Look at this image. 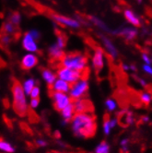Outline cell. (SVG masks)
<instances>
[{
	"label": "cell",
	"mask_w": 152,
	"mask_h": 153,
	"mask_svg": "<svg viewBox=\"0 0 152 153\" xmlns=\"http://www.w3.org/2000/svg\"><path fill=\"white\" fill-rule=\"evenodd\" d=\"M69 123L73 134L77 137H91L97 130L96 119L90 112L76 113Z\"/></svg>",
	"instance_id": "6da1fadb"
},
{
	"label": "cell",
	"mask_w": 152,
	"mask_h": 153,
	"mask_svg": "<svg viewBox=\"0 0 152 153\" xmlns=\"http://www.w3.org/2000/svg\"><path fill=\"white\" fill-rule=\"evenodd\" d=\"M12 106L14 111L19 116H24L28 114L29 103L27 95L22 90L21 84L15 80L12 85Z\"/></svg>",
	"instance_id": "7a4b0ae2"
},
{
	"label": "cell",
	"mask_w": 152,
	"mask_h": 153,
	"mask_svg": "<svg viewBox=\"0 0 152 153\" xmlns=\"http://www.w3.org/2000/svg\"><path fill=\"white\" fill-rule=\"evenodd\" d=\"M61 67L83 73L88 68V58L79 53L65 54L61 59Z\"/></svg>",
	"instance_id": "3957f363"
},
{
	"label": "cell",
	"mask_w": 152,
	"mask_h": 153,
	"mask_svg": "<svg viewBox=\"0 0 152 153\" xmlns=\"http://www.w3.org/2000/svg\"><path fill=\"white\" fill-rule=\"evenodd\" d=\"M90 84L87 78L82 76L78 81L70 85V90L68 91V95L73 101L83 99L89 91Z\"/></svg>",
	"instance_id": "277c9868"
},
{
	"label": "cell",
	"mask_w": 152,
	"mask_h": 153,
	"mask_svg": "<svg viewBox=\"0 0 152 153\" xmlns=\"http://www.w3.org/2000/svg\"><path fill=\"white\" fill-rule=\"evenodd\" d=\"M56 74L57 79L67 81L70 85L75 83L76 81H78L79 79H81L83 76V73L79 72V71H75V70L64 68V67H60L57 69Z\"/></svg>",
	"instance_id": "5b68a950"
},
{
	"label": "cell",
	"mask_w": 152,
	"mask_h": 153,
	"mask_svg": "<svg viewBox=\"0 0 152 153\" xmlns=\"http://www.w3.org/2000/svg\"><path fill=\"white\" fill-rule=\"evenodd\" d=\"M51 98L53 103V106L58 112L62 111L64 108H66L69 104L73 102V100L70 98L68 93H62L53 91L51 94Z\"/></svg>",
	"instance_id": "8992f818"
},
{
	"label": "cell",
	"mask_w": 152,
	"mask_h": 153,
	"mask_svg": "<svg viewBox=\"0 0 152 153\" xmlns=\"http://www.w3.org/2000/svg\"><path fill=\"white\" fill-rule=\"evenodd\" d=\"M91 64H92V68L97 72H100L101 70L103 69L105 60H104V52L102 49L101 48L95 49L91 59Z\"/></svg>",
	"instance_id": "52a82bcc"
},
{
	"label": "cell",
	"mask_w": 152,
	"mask_h": 153,
	"mask_svg": "<svg viewBox=\"0 0 152 153\" xmlns=\"http://www.w3.org/2000/svg\"><path fill=\"white\" fill-rule=\"evenodd\" d=\"M110 33L122 36V37L125 38L127 41H133L137 36L138 31H137L136 29H135L133 27H125V28H122V29L111 30Z\"/></svg>",
	"instance_id": "ba28073f"
},
{
	"label": "cell",
	"mask_w": 152,
	"mask_h": 153,
	"mask_svg": "<svg viewBox=\"0 0 152 153\" xmlns=\"http://www.w3.org/2000/svg\"><path fill=\"white\" fill-rule=\"evenodd\" d=\"M53 20L56 22L63 25V26H66V27H69L72 29H79L80 27V22L79 20L75 19H71V18H67V17H65V16H61V15H56V14H53Z\"/></svg>",
	"instance_id": "9c48e42d"
},
{
	"label": "cell",
	"mask_w": 152,
	"mask_h": 153,
	"mask_svg": "<svg viewBox=\"0 0 152 153\" xmlns=\"http://www.w3.org/2000/svg\"><path fill=\"white\" fill-rule=\"evenodd\" d=\"M21 43H22V47L24 50H26L29 53H35L39 50L38 45L36 40L33 39L30 32H26V33L23 35L22 41H21Z\"/></svg>",
	"instance_id": "30bf717a"
},
{
	"label": "cell",
	"mask_w": 152,
	"mask_h": 153,
	"mask_svg": "<svg viewBox=\"0 0 152 153\" xmlns=\"http://www.w3.org/2000/svg\"><path fill=\"white\" fill-rule=\"evenodd\" d=\"M38 64V57L35 56L33 53H26L25 56H22L21 58V68L25 70H30L35 68Z\"/></svg>",
	"instance_id": "8fae6325"
},
{
	"label": "cell",
	"mask_w": 152,
	"mask_h": 153,
	"mask_svg": "<svg viewBox=\"0 0 152 153\" xmlns=\"http://www.w3.org/2000/svg\"><path fill=\"white\" fill-rule=\"evenodd\" d=\"M72 104L74 106L76 113H88L91 110V103L88 100H85L84 98L73 101Z\"/></svg>",
	"instance_id": "7c38bea8"
},
{
	"label": "cell",
	"mask_w": 152,
	"mask_h": 153,
	"mask_svg": "<svg viewBox=\"0 0 152 153\" xmlns=\"http://www.w3.org/2000/svg\"><path fill=\"white\" fill-rule=\"evenodd\" d=\"M52 91L56 92H62V93H68L70 90V84L67 81L62 80L60 79H56L51 86Z\"/></svg>",
	"instance_id": "4fadbf2b"
},
{
	"label": "cell",
	"mask_w": 152,
	"mask_h": 153,
	"mask_svg": "<svg viewBox=\"0 0 152 153\" xmlns=\"http://www.w3.org/2000/svg\"><path fill=\"white\" fill-rule=\"evenodd\" d=\"M102 43L104 45V48L106 50V52L109 53V56L113 58H116L118 56V51L116 49V47L114 46L113 42L111 41V39H109L106 36H102Z\"/></svg>",
	"instance_id": "5bb4252c"
},
{
	"label": "cell",
	"mask_w": 152,
	"mask_h": 153,
	"mask_svg": "<svg viewBox=\"0 0 152 153\" xmlns=\"http://www.w3.org/2000/svg\"><path fill=\"white\" fill-rule=\"evenodd\" d=\"M125 19L128 21L130 24H132L135 27H140L141 26V21L140 19L136 15V13L131 9H125L124 11Z\"/></svg>",
	"instance_id": "9a60e30c"
},
{
	"label": "cell",
	"mask_w": 152,
	"mask_h": 153,
	"mask_svg": "<svg viewBox=\"0 0 152 153\" xmlns=\"http://www.w3.org/2000/svg\"><path fill=\"white\" fill-rule=\"evenodd\" d=\"M48 53H49V56L53 60H61L63 56H65L63 49L59 48L56 43L49 47Z\"/></svg>",
	"instance_id": "2e32d148"
},
{
	"label": "cell",
	"mask_w": 152,
	"mask_h": 153,
	"mask_svg": "<svg viewBox=\"0 0 152 153\" xmlns=\"http://www.w3.org/2000/svg\"><path fill=\"white\" fill-rule=\"evenodd\" d=\"M42 79L45 81V83L48 85V86H52V84L56 81V79H57L56 76V74L52 71L51 69H43L42 71Z\"/></svg>",
	"instance_id": "e0dca14e"
},
{
	"label": "cell",
	"mask_w": 152,
	"mask_h": 153,
	"mask_svg": "<svg viewBox=\"0 0 152 153\" xmlns=\"http://www.w3.org/2000/svg\"><path fill=\"white\" fill-rule=\"evenodd\" d=\"M60 113H61L62 119L64 120V121L67 122V123H69L71 121V119L73 118V116L76 114L74 106H73L72 103L69 104L68 106H67L66 108H64L62 111H60Z\"/></svg>",
	"instance_id": "ac0fdd59"
},
{
	"label": "cell",
	"mask_w": 152,
	"mask_h": 153,
	"mask_svg": "<svg viewBox=\"0 0 152 153\" xmlns=\"http://www.w3.org/2000/svg\"><path fill=\"white\" fill-rule=\"evenodd\" d=\"M36 86V80L34 79H32V78H29L27 79H25L23 81V83L21 84V87H22V90L23 91L25 92V94L27 96L30 95V91L34 88V87Z\"/></svg>",
	"instance_id": "d6986e66"
},
{
	"label": "cell",
	"mask_w": 152,
	"mask_h": 153,
	"mask_svg": "<svg viewBox=\"0 0 152 153\" xmlns=\"http://www.w3.org/2000/svg\"><path fill=\"white\" fill-rule=\"evenodd\" d=\"M0 151L2 153H14L15 148L8 141L0 138Z\"/></svg>",
	"instance_id": "ffe728a7"
},
{
	"label": "cell",
	"mask_w": 152,
	"mask_h": 153,
	"mask_svg": "<svg viewBox=\"0 0 152 153\" xmlns=\"http://www.w3.org/2000/svg\"><path fill=\"white\" fill-rule=\"evenodd\" d=\"M122 116H123V120H124V124L125 126H132L135 122V116L134 114L131 111L128 110H125L121 113Z\"/></svg>",
	"instance_id": "44dd1931"
},
{
	"label": "cell",
	"mask_w": 152,
	"mask_h": 153,
	"mask_svg": "<svg viewBox=\"0 0 152 153\" xmlns=\"http://www.w3.org/2000/svg\"><path fill=\"white\" fill-rule=\"evenodd\" d=\"M111 151V146L106 141H102L101 143L98 144V146L95 148L94 152L95 153H110Z\"/></svg>",
	"instance_id": "7402d4cb"
},
{
	"label": "cell",
	"mask_w": 152,
	"mask_h": 153,
	"mask_svg": "<svg viewBox=\"0 0 152 153\" xmlns=\"http://www.w3.org/2000/svg\"><path fill=\"white\" fill-rule=\"evenodd\" d=\"M104 105H105L106 110L109 113L115 112L118 109V103L114 99H113V98H109V99H107L105 101V102H104Z\"/></svg>",
	"instance_id": "603a6c76"
},
{
	"label": "cell",
	"mask_w": 152,
	"mask_h": 153,
	"mask_svg": "<svg viewBox=\"0 0 152 153\" xmlns=\"http://www.w3.org/2000/svg\"><path fill=\"white\" fill-rule=\"evenodd\" d=\"M90 20H91V22L93 24H95L98 28H100L101 30H105V31H108V32H111V30L107 27V25L103 22V21L102 19H100L99 18H97V17H93L91 16L90 18Z\"/></svg>",
	"instance_id": "cb8c5ba5"
},
{
	"label": "cell",
	"mask_w": 152,
	"mask_h": 153,
	"mask_svg": "<svg viewBox=\"0 0 152 153\" xmlns=\"http://www.w3.org/2000/svg\"><path fill=\"white\" fill-rule=\"evenodd\" d=\"M139 99H140V102H142L143 104L148 105V104H150V102L152 101L151 93L149 91H143V92H141L140 93V96H139Z\"/></svg>",
	"instance_id": "d4e9b609"
},
{
	"label": "cell",
	"mask_w": 152,
	"mask_h": 153,
	"mask_svg": "<svg viewBox=\"0 0 152 153\" xmlns=\"http://www.w3.org/2000/svg\"><path fill=\"white\" fill-rule=\"evenodd\" d=\"M3 30L6 34L9 35V34H14L16 31V26L13 25L10 21H7V22L4 23L3 25Z\"/></svg>",
	"instance_id": "484cf974"
},
{
	"label": "cell",
	"mask_w": 152,
	"mask_h": 153,
	"mask_svg": "<svg viewBox=\"0 0 152 153\" xmlns=\"http://www.w3.org/2000/svg\"><path fill=\"white\" fill-rule=\"evenodd\" d=\"M112 127L110 126V122H109V118H106L104 121H103V124H102V131H103V134L105 136H109L112 132Z\"/></svg>",
	"instance_id": "4316f807"
},
{
	"label": "cell",
	"mask_w": 152,
	"mask_h": 153,
	"mask_svg": "<svg viewBox=\"0 0 152 153\" xmlns=\"http://www.w3.org/2000/svg\"><path fill=\"white\" fill-rule=\"evenodd\" d=\"M20 20H21V17H20L19 13H18V12H14L9 18V21L15 26H18L19 24Z\"/></svg>",
	"instance_id": "83f0119b"
},
{
	"label": "cell",
	"mask_w": 152,
	"mask_h": 153,
	"mask_svg": "<svg viewBox=\"0 0 152 153\" xmlns=\"http://www.w3.org/2000/svg\"><path fill=\"white\" fill-rule=\"evenodd\" d=\"M66 43H67V39H66V37H65L64 35H61V34L57 36L56 45L59 48L64 49L65 45H66Z\"/></svg>",
	"instance_id": "f1b7e54d"
},
{
	"label": "cell",
	"mask_w": 152,
	"mask_h": 153,
	"mask_svg": "<svg viewBox=\"0 0 152 153\" xmlns=\"http://www.w3.org/2000/svg\"><path fill=\"white\" fill-rule=\"evenodd\" d=\"M120 146H121L123 152L126 153L128 151V148H129V138H127V137L122 138L120 140Z\"/></svg>",
	"instance_id": "f546056e"
},
{
	"label": "cell",
	"mask_w": 152,
	"mask_h": 153,
	"mask_svg": "<svg viewBox=\"0 0 152 153\" xmlns=\"http://www.w3.org/2000/svg\"><path fill=\"white\" fill-rule=\"evenodd\" d=\"M40 105V99L39 98H30V101L29 102V107H30L32 110H36Z\"/></svg>",
	"instance_id": "4dcf8cb0"
},
{
	"label": "cell",
	"mask_w": 152,
	"mask_h": 153,
	"mask_svg": "<svg viewBox=\"0 0 152 153\" xmlns=\"http://www.w3.org/2000/svg\"><path fill=\"white\" fill-rule=\"evenodd\" d=\"M41 95V89L39 86H35L30 92V98H40Z\"/></svg>",
	"instance_id": "1f68e13d"
},
{
	"label": "cell",
	"mask_w": 152,
	"mask_h": 153,
	"mask_svg": "<svg viewBox=\"0 0 152 153\" xmlns=\"http://www.w3.org/2000/svg\"><path fill=\"white\" fill-rule=\"evenodd\" d=\"M142 69H143V71H144L146 74H148L149 76L152 75V68H151V65L144 64V65H143V67H142Z\"/></svg>",
	"instance_id": "d6a6232c"
},
{
	"label": "cell",
	"mask_w": 152,
	"mask_h": 153,
	"mask_svg": "<svg viewBox=\"0 0 152 153\" xmlns=\"http://www.w3.org/2000/svg\"><path fill=\"white\" fill-rule=\"evenodd\" d=\"M30 34L32 36V37H33V39L34 40H39L40 39V32L37 30H30Z\"/></svg>",
	"instance_id": "836d02e7"
},
{
	"label": "cell",
	"mask_w": 152,
	"mask_h": 153,
	"mask_svg": "<svg viewBox=\"0 0 152 153\" xmlns=\"http://www.w3.org/2000/svg\"><path fill=\"white\" fill-rule=\"evenodd\" d=\"M109 122H110V126L112 127V129L115 128L118 126V119L116 117H112L109 118Z\"/></svg>",
	"instance_id": "e575fe53"
},
{
	"label": "cell",
	"mask_w": 152,
	"mask_h": 153,
	"mask_svg": "<svg viewBox=\"0 0 152 153\" xmlns=\"http://www.w3.org/2000/svg\"><path fill=\"white\" fill-rule=\"evenodd\" d=\"M1 42H2V45H8L9 42H10V37H9V35H7V34L3 35L1 37Z\"/></svg>",
	"instance_id": "d590c367"
},
{
	"label": "cell",
	"mask_w": 152,
	"mask_h": 153,
	"mask_svg": "<svg viewBox=\"0 0 152 153\" xmlns=\"http://www.w3.org/2000/svg\"><path fill=\"white\" fill-rule=\"evenodd\" d=\"M142 59L143 61L145 62V64L147 65H151V58L150 56H148V54L147 53H142Z\"/></svg>",
	"instance_id": "8d00e7d4"
},
{
	"label": "cell",
	"mask_w": 152,
	"mask_h": 153,
	"mask_svg": "<svg viewBox=\"0 0 152 153\" xmlns=\"http://www.w3.org/2000/svg\"><path fill=\"white\" fill-rule=\"evenodd\" d=\"M36 144H37V146H38V147L44 148V147H46V146H47V142H46V140H44V139L39 138V139H37V140H36Z\"/></svg>",
	"instance_id": "74e56055"
},
{
	"label": "cell",
	"mask_w": 152,
	"mask_h": 153,
	"mask_svg": "<svg viewBox=\"0 0 152 153\" xmlns=\"http://www.w3.org/2000/svg\"><path fill=\"white\" fill-rule=\"evenodd\" d=\"M139 84H140V86H142V87H144V88H146V87L148 86V82L144 79H139Z\"/></svg>",
	"instance_id": "f35d334b"
},
{
	"label": "cell",
	"mask_w": 152,
	"mask_h": 153,
	"mask_svg": "<svg viewBox=\"0 0 152 153\" xmlns=\"http://www.w3.org/2000/svg\"><path fill=\"white\" fill-rule=\"evenodd\" d=\"M149 116L148 115H143L142 117H141V121H142L143 123H148L149 122Z\"/></svg>",
	"instance_id": "ab89813d"
},
{
	"label": "cell",
	"mask_w": 152,
	"mask_h": 153,
	"mask_svg": "<svg viewBox=\"0 0 152 153\" xmlns=\"http://www.w3.org/2000/svg\"><path fill=\"white\" fill-rule=\"evenodd\" d=\"M123 69H124L125 71H129V70H130V68H129V65H128L124 64V65H123Z\"/></svg>",
	"instance_id": "60d3db41"
},
{
	"label": "cell",
	"mask_w": 152,
	"mask_h": 153,
	"mask_svg": "<svg viewBox=\"0 0 152 153\" xmlns=\"http://www.w3.org/2000/svg\"><path fill=\"white\" fill-rule=\"evenodd\" d=\"M141 1H142V0H137V2H139V3H140Z\"/></svg>",
	"instance_id": "b9f144b4"
}]
</instances>
